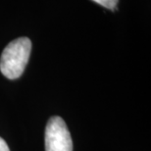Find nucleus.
Listing matches in <instances>:
<instances>
[{
	"label": "nucleus",
	"instance_id": "obj_1",
	"mask_svg": "<svg viewBox=\"0 0 151 151\" xmlns=\"http://www.w3.org/2000/svg\"><path fill=\"white\" fill-rule=\"evenodd\" d=\"M32 51V41L28 37L12 40L4 48L0 58V71L9 80L20 78L25 71Z\"/></svg>",
	"mask_w": 151,
	"mask_h": 151
},
{
	"label": "nucleus",
	"instance_id": "obj_4",
	"mask_svg": "<svg viewBox=\"0 0 151 151\" xmlns=\"http://www.w3.org/2000/svg\"><path fill=\"white\" fill-rule=\"evenodd\" d=\"M0 151H10L9 146L2 137H0Z\"/></svg>",
	"mask_w": 151,
	"mask_h": 151
},
{
	"label": "nucleus",
	"instance_id": "obj_3",
	"mask_svg": "<svg viewBox=\"0 0 151 151\" xmlns=\"http://www.w3.org/2000/svg\"><path fill=\"white\" fill-rule=\"evenodd\" d=\"M92 1L98 3V4L102 5L105 8H108L110 10L114 11V8L117 6V3L119 0H92Z\"/></svg>",
	"mask_w": 151,
	"mask_h": 151
},
{
	"label": "nucleus",
	"instance_id": "obj_2",
	"mask_svg": "<svg viewBox=\"0 0 151 151\" xmlns=\"http://www.w3.org/2000/svg\"><path fill=\"white\" fill-rule=\"evenodd\" d=\"M45 151H73V141L61 117L53 116L45 128Z\"/></svg>",
	"mask_w": 151,
	"mask_h": 151
}]
</instances>
